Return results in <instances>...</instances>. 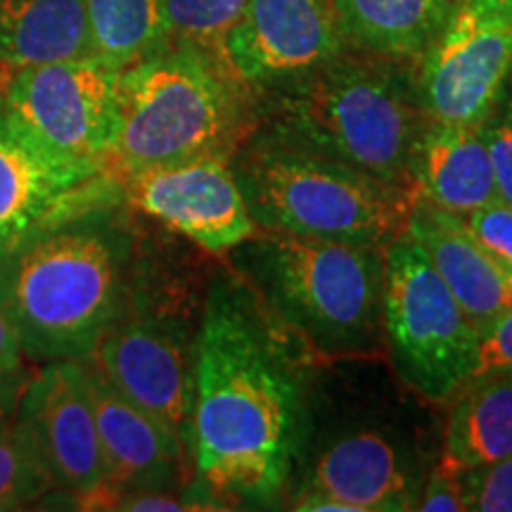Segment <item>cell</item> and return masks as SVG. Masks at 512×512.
<instances>
[{
    "mask_svg": "<svg viewBox=\"0 0 512 512\" xmlns=\"http://www.w3.org/2000/svg\"><path fill=\"white\" fill-rule=\"evenodd\" d=\"M287 325L240 280L211 287L195 339L190 451L223 503L271 505L304 441V375Z\"/></svg>",
    "mask_w": 512,
    "mask_h": 512,
    "instance_id": "obj_1",
    "label": "cell"
},
{
    "mask_svg": "<svg viewBox=\"0 0 512 512\" xmlns=\"http://www.w3.org/2000/svg\"><path fill=\"white\" fill-rule=\"evenodd\" d=\"M110 176L0 252V311L34 361L88 358L124 309V245L98 221Z\"/></svg>",
    "mask_w": 512,
    "mask_h": 512,
    "instance_id": "obj_2",
    "label": "cell"
},
{
    "mask_svg": "<svg viewBox=\"0 0 512 512\" xmlns=\"http://www.w3.org/2000/svg\"><path fill=\"white\" fill-rule=\"evenodd\" d=\"M285 86L268 138L335 159L375 181L415 188L413 155L430 119L415 83L382 57L339 53Z\"/></svg>",
    "mask_w": 512,
    "mask_h": 512,
    "instance_id": "obj_3",
    "label": "cell"
},
{
    "mask_svg": "<svg viewBox=\"0 0 512 512\" xmlns=\"http://www.w3.org/2000/svg\"><path fill=\"white\" fill-rule=\"evenodd\" d=\"M384 249L264 230L233 252L249 290L287 330L323 354H363L382 337Z\"/></svg>",
    "mask_w": 512,
    "mask_h": 512,
    "instance_id": "obj_4",
    "label": "cell"
},
{
    "mask_svg": "<svg viewBox=\"0 0 512 512\" xmlns=\"http://www.w3.org/2000/svg\"><path fill=\"white\" fill-rule=\"evenodd\" d=\"M245 83L221 55L169 41L119 76V136L110 174L221 155L247 126Z\"/></svg>",
    "mask_w": 512,
    "mask_h": 512,
    "instance_id": "obj_5",
    "label": "cell"
},
{
    "mask_svg": "<svg viewBox=\"0 0 512 512\" xmlns=\"http://www.w3.org/2000/svg\"><path fill=\"white\" fill-rule=\"evenodd\" d=\"M233 171L256 228L302 238L387 247L420 195L273 138L242 152Z\"/></svg>",
    "mask_w": 512,
    "mask_h": 512,
    "instance_id": "obj_6",
    "label": "cell"
},
{
    "mask_svg": "<svg viewBox=\"0 0 512 512\" xmlns=\"http://www.w3.org/2000/svg\"><path fill=\"white\" fill-rule=\"evenodd\" d=\"M382 337L396 373L434 403L451 401L477 366V328L403 230L384 249Z\"/></svg>",
    "mask_w": 512,
    "mask_h": 512,
    "instance_id": "obj_7",
    "label": "cell"
},
{
    "mask_svg": "<svg viewBox=\"0 0 512 512\" xmlns=\"http://www.w3.org/2000/svg\"><path fill=\"white\" fill-rule=\"evenodd\" d=\"M119 76L95 57L12 69L0 100L50 155L107 174L119 136Z\"/></svg>",
    "mask_w": 512,
    "mask_h": 512,
    "instance_id": "obj_8",
    "label": "cell"
},
{
    "mask_svg": "<svg viewBox=\"0 0 512 512\" xmlns=\"http://www.w3.org/2000/svg\"><path fill=\"white\" fill-rule=\"evenodd\" d=\"M512 72V0H451L420 57L415 91L432 124L482 126Z\"/></svg>",
    "mask_w": 512,
    "mask_h": 512,
    "instance_id": "obj_9",
    "label": "cell"
},
{
    "mask_svg": "<svg viewBox=\"0 0 512 512\" xmlns=\"http://www.w3.org/2000/svg\"><path fill=\"white\" fill-rule=\"evenodd\" d=\"M88 358L126 399L190 446L195 344L176 320L121 309Z\"/></svg>",
    "mask_w": 512,
    "mask_h": 512,
    "instance_id": "obj_10",
    "label": "cell"
},
{
    "mask_svg": "<svg viewBox=\"0 0 512 512\" xmlns=\"http://www.w3.org/2000/svg\"><path fill=\"white\" fill-rule=\"evenodd\" d=\"M15 420L55 489L69 491L76 501L105 484L86 363L74 358L48 361L24 387Z\"/></svg>",
    "mask_w": 512,
    "mask_h": 512,
    "instance_id": "obj_11",
    "label": "cell"
},
{
    "mask_svg": "<svg viewBox=\"0 0 512 512\" xmlns=\"http://www.w3.org/2000/svg\"><path fill=\"white\" fill-rule=\"evenodd\" d=\"M124 181L133 207L207 252H230L256 233L228 157L207 155L155 166Z\"/></svg>",
    "mask_w": 512,
    "mask_h": 512,
    "instance_id": "obj_12",
    "label": "cell"
},
{
    "mask_svg": "<svg viewBox=\"0 0 512 512\" xmlns=\"http://www.w3.org/2000/svg\"><path fill=\"white\" fill-rule=\"evenodd\" d=\"M330 0H247L221 55L245 86L285 83L342 53Z\"/></svg>",
    "mask_w": 512,
    "mask_h": 512,
    "instance_id": "obj_13",
    "label": "cell"
},
{
    "mask_svg": "<svg viewBox=\"0 0 512 512\" xmlns=\"http://www.w3.org/2000/svg\"><path fill=\"white\" fill-rule=\"evenodd\" d=\"M422 477L413 458L387 434L358 430L320 451L294 510L401 512L418 508Z\"/></svg>",
    "mask_w": 512,
    "mask_h": 512,
    "instance_id": "obj_14",
    "label": "cell"
},
{
    "mask_svg": "<svg viewBox=\"0 0 512 512\" xmlns=\"http://www.w3.org/2000/svg\"><path fill=\"white\" fill-rule=\"evenodd\" d=\"M88 370L91 399L105 465V484L121 496L136 491H169L185 467V448L162 422L126 399L100 373L91 358Z\"/></svg>",
    "mask_w": 512,
    "mask_h": 512,
    "instance_id": "obj_15",
    "label": "cell"
},
{
    "mask_svg": "<svg viewBox=\"0 0 512 512\" xmlns=\"http://www.w3.org/2000/svg\"><path fill=\"white\" fill-rule=\"evenodd\" d=\"M100 176L110 174L50 155L0 100V252L48 221Z\"/></svg>",
    "mask_w": 512,
    "mask_h": 512,
    "instance_id": "obj_16",
    "label": "cell"
},
{
    "mask_svg": "<svg viewBox=\"0 0 512 512\" xmlns=\"http://www.w3.org/2000/svg\"><path fill=\"white\" fill-rule=\"evenodd\" d=\"M406 233L418 242L477 330L512 306L501 266L484 252L463 216L418 195L408 214Z\"/></svg>",
    "mask_w": 512,
    "mask_h": 512,
    "instance_id": "obj_17",
    "label": "cell"
},
{
    "mask_svg": "<svg viewBox=\"0 0 512 512\" xmlns=\"http://www.w3.org/2000/svg\"><path fill=\"white\" fill-rule=\"evenodd\" d=\"M420 197L456 216L498 200L482 126L427 124L413 155Z\"/></svg>",
    "mask_w": 512,
    "mask_h": 512,
    "instance_id": "obj_18",
    "label": "cell"
},
{
    "mask_svg": "<svg viewBox=\"0 0 512 512\" xmlns=\"http://www.w3.org/2000/svg\"><path fill=\"white\" fill-rule=\"evenodd\" d=\"M342 38L389 62L420 60L439 36L451 0H330Z\"/></svg>",
    "mask_w": 512,
    "mask_h": 512,
    "instance_id": "obj_19",
    "label": "cell"
},
{
    "mask_svg": "<svg viewBox=\"0 0 512 512\" xmlns=\"http://www.w3.org/2000/svg\"><path fill=\"white\" fill-rule=\"evenodd\" d=\"M91 57L86 0H0V64L8 72Z\"/></svg>",
    "mask_w": 512,
    "mask_h": 512,
    "instance_id": "obj_20",
    "label": "cell"
},
{
    "mask_svg": "<svg viewBox=\"0 0 512 512\" xmlns=\"http://www.w3.org/2000/svg\"><path fill=\"white\" fill-rule=\"evenodd\" d=\"M444 434V460L472 470L512 456V373L472 377L453 396Z\"/></svg>",
    "mask_w": 512,
    "mask_h": 512,
    "instance_id": "obj_21",
    "label": "cell"
},
{
    "mask_svg": "<svg viewBox=\"0 0 512 512\" xmlns=\"http://www.w3.org/2000/svg\"><path fill=\"white\" fill-rule=\"evenodd\" d=\"M91 57L124 72L169 41L164 0H86Z\"/></svg>",
    "mask_w": 512,
    "mask_h": 512,
    "instance_id": "obj_22",
    "label": "cell"
},
{
    "mask_svg": "<svg viewBox=\"0 0 512 512\" xmlns=\"http://www.w3.org/2000/svg\"><path fill=\"white\" fill-rule=\"evenodd\" d=\"M55 489L15 415L0 422V510H19Z\"/></svg>",
    "mask_w": 512,
    "mask_h": 512,
    "instance_id": "obj_23",
    "label": "cell"
},
{
    "mask_svg": "<svg viewBox=\"0 0 512 512\" xmlns=\"http://www.w3.org/2000/svg\"><path fill=\"white\" fill-rule=\"evenodd\" d=\"M245 3L247 0H164L169 41L174 38L176 43L221 55L223 41L240 19Z\"/></svg>",
    "mask_w": 512,
    "mask_h": 512,
    "instance_id": "obj_24",
    "label": "cell"
},
{
    "mask_svg": "<svg viewBox=\"0 0 512 512\" xmlns=\"http://www.w3.org/2000/svg\"><path fill=\"white\" fill-rule=\"evenodd\" d=\"M465 510L512 512V456L460 470Z\"/></svg>",
    "mask_w": 512,
    "mask_h": 512,
    "instance_id": "obj_25",
    "label": "cell"
},
{
    "mask_svg": "<svg viewBox=\"0 0 512 512\" xmlns=\"http://www.w3.org/2000/svg\"><path fill=\"white\" fill-rule=\"evenodd\" d=\"M465 226L498 266L512 264V207L494 200L463 216Z\"/></svg>",
    "mask_w": 512,
    "mask_h": 512,
    "instance_id": "obj_26",
    "label": "cell"
},
{
    "mask_svg": "<svg viewBox=\"0 0 512 512\" xmlns=\"http://www.w3.org/2000/svg\"><path fill=\"white\" fill-rule=\"evenodd\" d=\"M482 133L494 169L498 200L512 207V100L498 102L491 117L482 124Z\"/></svg>",
    "mask_w": 512,
    "mask_h": 512,
    "instance_id": "obj_27",
    "label": "cell"
},
{
    "mask_svg": "<svg viewBox=\"0 0 512 512\" xmlns=\"http://www.w3.org/2000/svg\"><path fill=\"white\" fill-rule=\"evenodd\" d=\"M477 335V366L472 377L512 373V306L482 325Z\"/></svg>",
    "mask_w": 512,
    "mask_h": 512,
    "instance_id": "obj_28",
    "label": "cell"
},
{
    "mask_svg": "<svg viewBox=\"0 0 512 512\" xmlns=\"http://www.w3.org/2000/svg\"><path fill=\"white\" fill-rule=\"evenodd\" d=\"M422 512H458L465 510L463 486H460V470L448 465L444 458L434 467L432 475L422 484L418 508Z\"/></svg>",
    "mask_w": 512,
    "mask_h": 512,
    "instance_id": "obj_29",
    "label": "cell"
},
{
    "mask_svg": "<svg viewBox=\"0 0 512 512\" xmlns=\"http://www.w3.org/2000/svg\"><path fill=\"white\" fill-rule=\"evenodd\" d=\"M117 510L133 512H164V510H207L204 505L169 494V491H136V494L121 496Z\"/></svg>",
    "mask_w": 512,
    "mask_h": 512,
    "instance_id": "obj_30",
    "label": "cell"
},
{
    "mask_svg": "<svg viewBox=\"0 0 512 512\" xmlns=\"http://www.w3.org/2000/svg\"><path fill=\"white\" fill-rule=\"evenodd\" d=\"M24 368V351L19 344V337L12 323L0 311V375L22 373Z\"/></svg>",
    "mask_w": 512,
    "mask_h": 512,
    "instance_id": "obj_31",
    "label": "cell"
},
{
    "mask_svg": "<svg viewBox=\"0 0 512 512\" xmlns=\"http://www.w3.org/2000/svg\"><path fill=\"white\" fill-rule=\"evenodd\" d=\"M24 387H27L24 373L0 375V420H8L15 415Z\"/></svg>",
    "mask_w": 512,
    "mask_h": 512,
    "instance_id": "obj_32",
    "label": "cell"
},
{
    "mask_svg": "<svg viewBox=\"0 0 512 512\" xmlns=\"http://www.w3.org/2000/svg\"><path fill=\"white\" fill-rule=\"evenodd\" d=\"M501 271H503L505 285H508V292H510V299H512V264L510 266H501Z\"/></svg>",
    "mask_w": 512,
    "mask_h": 512,
    "instance_id": "obj_33",
    "label": "cell"
},
{
    "mask_svg": "<svg viewBox=\"0 0 512 512\" xmlns=\"http://www.w3.org/2000/svg\"><path fill=\"white\" fill-rule=\"evenodd\" d=\"M5 79H8V69L3 67V64H0V88H3V83H5Z\"/></svg>",
    "mask_w": 512,
    "mask_h": 512,
    "instance_id": "obj_34",
    "label": "cell"
},
{
    "mask_svg": "<svg viewBox=\"0 0 512 512\" xmlns=\"http://www.w3.org/2000/svg\"><path fill=\"white\" fill-rule=\"evenodd\" d=\"M0 422H3V420H0Z\"/></svg>",
    "mask_w": 512,
    "mask_h": 512,
    "instance_id": "obj_35",
    "label": "cell"
}]
</instances>
